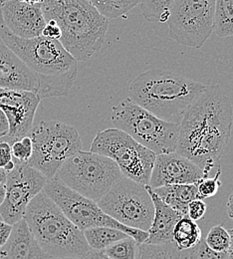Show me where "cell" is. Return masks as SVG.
<instances>
[{
  "label": "cell",
  "mask_w": 233,
  "mask_h": 259,
  "mask_svg": "<svg viewBox=\"0 0 233 259\" xmlns=\"http://www.w3.org/2000/svg\"><path fill=\"white\" fill-rule=\"evenodd\" d=\"M233 125L231 101L219 85H206L179 123L175 152L196 163L207 178L228 146Z\"/></svg>",
  "instance_id": "1"
},
{
  "label": "cell",
  "mask_w": 233,
  "mask_h": 259,
  "mask_svg": "<svg viewBox=\"0 0 233 259\" xmlns=\"http://www.w3.org/2000/svg\"><path fill=\"white\" fill-rule=\"evenodd\" d=\"M0 39L25 63L39 82L40 99L66 96L78 77V61L58 40L39 36L19 38L4 25L0 13Z\"/></svg>",
  "instance_id": "2"
},
{
  "label": "cell",
  "mask_w": 233,
  "mask_h": 259,
  "mask_svg": "<svg viewBox=\"0 0 233 259\" xmlns=\"http://www.w3.org/2000/svg\"><path fill=\"white\" fill-rule=\"evenodd\" d=\"M41 7L45 21L52 20L61 29L59 42L77 61L100 51L109 19L88 0H43Z\"/></svg>",
  "instance_id": "3"
},
{
  "label": "cell",
  "mask_w": 233,
  "mask_h": 259,
  "mask_svg": "<svg viewBox=\"0 0 233 259\" xmlns=\"http://www.w3.org/2000/svg\"><path fill=\"white\" fill-rule=\"evenodd\" d=\"M205 87V84L182 75L151 69L133 80L129 87V98L158 118L179 124Z\"/></svg>",
  "instance_id": "4"
},
{
  "label": "cell",
  "mask_w": 233,
  "mask_h": 259,
  "mask_svg": "<svg viewBox=\"0 0 233 259\" xmlns=\"http://www.w3.org/2000/svg\"><path fill=\"white\" fill-rule=\"evenodd\" d=\"M23 220L48 258H83L90 247L83 231L43 192L29 202Z\"/></svg>",
  "instance_id": "5"
},
{
  "label": "cell",
  "mask_w": 233,
  "mask_h": 259,
  "mask_svg": "<svg viewBox=\"0 0 233 259\" xmlns=\"http://www.w3.org/2000/svg\"><path fill=\"white\" fill-rule=\"evenodd\" d=\"M112 122L116 129L127 133L156 155L176 150L179 124L158 118L130 98L113 107Z\"/></svg>",
  "instance_id": "6"
},
{
  "label": "cell",
  "mask_w": 233,
  "mask_h": 259,
  "mask_svg": "<svg viewBox=\"0 0 233 259\" xmlns=\"http://www.w3.org/2000/svg\"><path fill=\"white\" fill-rule=\"evenodd\" d=\"M123 177L110 158L80 151L63 163L54 178L72 191L98 202Z\"/></svg>",
  "instance_id": "7"
},
{
  "label": "cell",
  "mask_w": 233,
  "mask_h": 259,
  "mask_svg": "<svg viewBox=\"0 0 233 259\" xmlns=\"http://www.w3.org/2000/svg\"><path fill=\"white\" fill-rule=\"evenodd\" d=\"M28 136L33 151L27 164L47 180L53 179L63 163L83 148L77 129L59 121H41L32 127Z\"/></svg>",
  "instance_id": "8"
},
{
  "label": "cell",
  "mask_w": 233,
  "mask_h": 259,
  "mask_svg": "<svg viewBox=\"0 0 233 259\" xmlns=\"http://www.w3.org/2000/svg\"><path fill=\"white\" fill-rule=\"evenodd\" d=\"M90 152L113 160L125 178L149 186L157 155L127 133L116 128L98 132Z\"/></svg>",
  "instance_id": "9"
},
{
  "label": "cell",
  "mask_w": 233,
  "mask_h": 259,
  "mask_svg": "<svg viewBox=\"0 0 233 259\" xmlns=\"http://www.w3.org/2000/svg\"><path fill=\"white\" fill-rule=\"evenodd\" d=\"M42 192L49 196L67 218L82 231L92 227H112L133 237L138 244L148 239L147 231L123 226L107 215L97 202L72 191L56 178L47 180Z\"/></svg>",
  "instance_id": "10"
},
{
  "label": "cell",
  "mask_w": 233,
  "mask_h": 259,
  "mask_svg": "<svg viewBox=\"0 0 233 259\" xmlns=\"http://www.w3.org/2000/svg\"><path fill=\"white\" fill-rule=\"evenodd\" d=\"M109 217L125 227L147 231L152 226L155 206L146 186L123 177L97 202Z\"/></svg>",
  "instance_id": "11"
},
{
  "label": "cell",
  "mask_w": 233,
  "mask_h": 259,
  "mask_svg": "<svg viewBox=\"0 0 233 259\" xmlns=\"http://www.w3.org/2000/svg\"><path fill=\"white\" fill-rule=\"evenodd\" d=\"M215 0H173L167 23L169 38L199 49L213 32Z\"/></svg>",
  "instance_id": "12"
},
{
  "label": "cell",
  "mask_w": 233,
  "mask_h": 259,
  "mask_svg": "<svg viewBox=\"0 0 233 259\" xmlns=\"http://www.w3.org/2000/svg\"><path fill=\"white\" fill-rule=\"evenodd\" d=\"M47 179L32 166L16 163L13 170L7 174L4 183L6 194L0 205L3 222L10 226L20 222L29 202L43 191Z\"/></svg>",
  "instance_id": "13"
},
{
  "label": "cell",
  "mask_w": 233,
  "mask_h": 259,
  "mask_svg": "<svg viewBox=\"0 0 233 259\" xmlns=\"http://www.w3.org/2000/svg\"><path fill=\"white\" fill-rule=\"evenodd\" d=\"M40 102V97L33 92L0 88V109L9 123L7 142L10 145L29 134Z\"/></svg>",
  "instance_id": "14"
},
{
  "label": "cell",
  "mask_w": 233,
  "mask_h": 259,
  "mask_svg": "<svg viewBox=\"0 0 233 259\" xmlns=\"http://www.w3.org/2000/svg\"><path fill=\"white\" fill-rule=\"evenodd\" d=\"M203 178V171L196 163L173 152L157 155L149 186L157 189L169 185H192Z\"/></svg>",
  "instance_id": "15"
},
{
  "label": "cell",
  "mask_w": 233,
  "mask_h": 259,
  "mask_svg": "<svg viewBox=\"0 0 233 259\" xmlns=\"http://www.w3.org/2000/svg\"><path fill=\"white\" fill-rule=\"evenodd\" d=\"M0 13L7 29L19 38L39 37L46 25L41 3L29 4L7 0L0 6Z\"/></svg>",
  "instance_id": "16"
},
{
  "label": "cell",
  "mask_w": 233,
  "mask_h": 259,
  "mask_svg": "<svg viewBox=\"0 0 233 259\" xmlns=\"http://www.w3.org/2000/svg\"><path fill=\"white\" fill-rule=\"evenodd\" d=\"M0 88L38 92L39 82L31 69L0 39Z\"/></svg>",
  "instance_id": "17"
},
{
  "label": "cell",
  "mask_w": 233,
  "mask_h": 259,
  "mask_svg": "<svg viewBox=\"0 0 233 259\" xmlns=\"http://www.w3.org/2000/svg\"><path fill=\"white\" fill-rule=\"evenodd\" d=\"M149 194L152 197L155 213L152 222V226L148 230V239L145 243L150 244H166L173 242L172 232L177 222L183 218L179 212L175 211L165 201H163L159 195L156 194L150 186H146Z\"/></svg>",
  "instance_id": "18"
},
{
  "label": "cell",
  "mask_w": 233,
  "mask_h": 259,
  "mask_svg": "<svg viewBox=\"0 0 233 259\" xmlns=\"http://www.w3.org/2000/svg\"><path fill=\"white\" fill-rule=\"evenodd\" d=\"M22 219L12 228L8 241L0 249V259H46Z\"/></svg>",
  "instance_id": "19"
},
{
  "label": "cell",
  "mask_w": 233,
  "mask_h": 259,
  "mask_svg": "<svg viewBox=\"0 0 233 259\" xmlns=\"http://www.w3.org/2000/svg\"><path fill=\"white\" fill-rule=\"evenodd\" d=\"M153 191L167 205L179 212L181 215H188L189 203L195 199H202L196 184L192 185H169Z\"/></svg>",
  "instance_id": "20"
},
{
  "label": "cell",
  "mask_w": 233,
  "mask_h": 259,
  "mask_svg": "<svg viewBox=\"0 0 233 259\" xmlns=\"http://www.w3.org/2000/svg\"><path fill=\"white\" fill-rule=\"evenodd\" d=\"M202 238L199 225L188 215L180 219L172 232V239L178 250H190L194 248Z\"/></svg>",
  "instance_id": "21"
},
{
  "label": "cell",
  "mask_w": 233,
  "mask_h": 259,
  "mask_svg": "<svg viewBox=\"0 0 233 259\" xmlns=\"http://www.w3.org/2000/svg\"><path fill=\"white\" fill-rule=\"evenodd\" d=\"M84 237L91 249L103 251L111 244L129 235L125 232L112 227H92L83 231Z\"/></svg>",
  "instance_id": "22"
},
{
  "label": "cell",
  "mask_w": 233,
  "mask_h": 259,
  "mask_svg": "<svg viewBox=\"0 0 233 259\" xmlns=\"http://www.w3.org/2000/svg\"><path fill=\"white\" fill-rule=\"evenodd\" d=\"M213 32L220 38L233 36V0H215Z\"/></svg>",
  "instance_id": "23"
},
{
  "label": "cell",
  "mask_w": 233,
  "mask_h": 259,
  "mask_svg": "<svg viewBox=\"0 0 233 259\" xmlns=\"http://www.w3.org/2000/svg\"><path fill=\"white\" fill-rule=\"evenodd\" d=\"M103 16L116 19L128 14L142 0H88Z\"/></svg>",
  "instance_id": "24"
},
{
  "label": "cell",
  "mask_w": 233,
  "mask_h": 259,
  "mask_svg": "<svg viewBox=\"0 0 233 259\" xmlns=\"http://www.w3.org/2000/svg\"><path fill=\"white\" fill-rule=\"evenodd\" d=\"M136 259H180V250L174 242L166 244H138Z\"/></svg>",
  "instance_id": "25"
},
{
  "label": "cell",
  "mask_w": 233,
  "mask_h": 259,
  "mask_svg": "<svg viewBox=\"0 0 233 259\" xmlns=\"http://www.w3.org/2000/svg\"><path fill=\"white\" fill-rule=\"evenodd\" d=\"M173 0H142L139 3L144 18L151 22H167L168 10Z\"/></svg>",
  "instance_id": "26"
},
{
  "label": "cell",
  "mask_w": 233,
  "mask_h": 259,
  "mask_svg": "<svg viewBox=\"0 0 233 259\" xmlns=\"http://www.w3.org/2000/svg\"><path fill=\"white\" fill-rule=\"evenodd\" d=\"M103 252L111 259H136L138 243L133 237L128 236L111 244Z\"/></svg>",
  "instance_id": "27"
},
{
  "label": "cell",
  "mask_w": 233,
  "mask_h": 259,
  "mask_svg": "<svg viewBox=\"0 0 233 259\" xmlns=\"http://www.w3.org/2000/svg\"><path fill=\"white\" fill-rule=\"evenodd\" d=\"M204 240L206 245L213 251L227 253L230 245V234L222 226H215L208 231Z\"/></svg>",
  "instance_id": "28"
},
{
  "label": "cell",
  "mask_w": 233,
  "mask_h": 259,
  "mask_svg": "<svg viewBox=\"0 0 233 259\" xmlns=\"http://www.w3.org/2000/svg\"><path fill=\"white\" fill-rule=\"evenodd\" d=\"M32 141L28 135L11 144L13 161L16 163H27L32 156Z\"/></svg>",
  "instance_id": "29"
},
{
  "label": "cell",
  "mask_w": 233,
  "mask_h": 259,
  "mask_svg": "<svg viewBox=\"0 0 233 259\" xmlns=\"http://www.w3.org/2000/svg\"><path fill=\"white\" fill-rule=\"evenodd\" d=\"M220 175H221V171L219 168L213 178H209V177L203 178L196 184L198 187L199 194L202 199L207 197H212L218 193L219 188L221 186V182L219 180Z\"/></svg>",
  "instance_id": "30"
},
{
  "label": "cell",
  "mask_w": 233,
  "mask_h": 259,
  "mask_svg": "<svg viewBox=\"0 0 233 259\" xmlns=\"http://www.w3.org/2000/svg\"><path fill=\"white\" fill-rule=\"evenodd\" d=\"M190 259H228L227 253H220L210 249L203 238L192 249H190Z\"/></svg>",
  "instance_id": "31"
},
{
  "label": "cell",
  "mask_w": 233,
  "mask_h": 259,
  "mask_svg": "<svg viewBox=\"0 0 233 259\" xmlns=\"http://www.w3.org/2000/svg\"><path fill=\"white\" fill-rule=\"evenodd\" d=\"M206 213V204L203 199H195L189 203L188 217L197 222L204 218Z\"/></svg>",
  "instance_id": "32"
},
{
  "label": "cell",
  "mask_w": 233,
  "mask_h": 259,
  "mask_svg": "<svg viewBox=\"0 0 233 259\" xmlns=\"http://www.w3.org/2000/svg\"><path fill=\"white\" fill-rule=\"evenodd\" d=\"M13 161L11 145L7 141H0V168H4L8 163Z\"/></svg>",
  "instance_id": "33"
},
{
  "label": "cell",
  "mask_w": 233,
  "mask_h": 259,
  "mask_svg": "<svg viewBox=\"0 0 233 259\" xmlns=\"http://www.w3.org/2000/svg\"><path fill=\"white\" fill-rule=\"evenodd\" d=\"M41 36L48 38V39H53V40H60L62 32L61 29L59 28V26L56 24V22L50 20L46 22V25L42 31Z\"/></svg>",
  "instance_id": "34"
},
{
  "label": "cell",
  "mask_w": 233,
  "mask_h": 259,
  "mask_svg": "<svg viewBox=\"0 0 233 259\" xmlns=\"http://www.w3.org/2000/svg\"><path fill=\"white\" fill-rule=\"evenodd\" d=\"M13 226H10L3 221H0V247H2L9 239Z\"/></svg>",
  "instance_id": "35"
},
{
  "label": "cell",
  "mask_w": 233,
  "mask_h": 259,
  "mask_svg": "<svg viewBox=\"0 0 233 259\" xmlns=\"http://www.w3.org/2000/svg\"><path fill=\"white\" fill-rule=\"evenodd\" d=\"M8 134H9V123L5 114L0 109V139L6 138Z\"/></svg>",
  "instance_id": "36"
},
{
  "label": "cell",
  "mask_w": 233,
  "mask_h": 259,
  "mask_svg": "<svg viewBox=\"0 0 233 259\" xmlns=\"http://www.w3.org/2000/svg\"><path fill=\"white\" fill-rule=\"evenodd\" d=\"M81 259H111L108 257L103 251L99 250H94V249H90V251Z\"/></svg>",
  "instance_id": "37"
},
{
  "label": "cell",
  "mask_w": 233,
  "mask_h": 259,
  "mask_svg": "<svg viewBox=\"0 0 233 259\" xmlns=\"http://www.w3.org/2000/svg\"><path fill=\"white\" fill-rule=\"evenodd\" d=\"M227 212H228V217L233 220V192L227 200Z\"/></svg>",
  "instance_id": "38"
},
{
  "label": "cell",
  "mask_w": 233,
  "mask_h": 259,
  "mask_svg": "<svg viewBox=\"0 0 233 259\" xmlns=\"http://www.w3.org/2000/svg\"><path fill=\"white\" fill-rule=\"evenodd\" d=\"M228 232L230 234V245L227 251V255H228V259H233V228L228 230Z\"/></svg>",
  "instance_id": "39"
},
{
  "label": "cell",
  "mask_w": 233,
  "mask_h": 259,
  "mask_svg": "<svg viewBox=\"0 0 233 259\" xmlns=\"http://www.w3.org/2000/svg\"><path fill=\"white\" fill-rule=\"evenodd\" d=\"M5 194H6V189L5 185L3 183H0V205L2 204L4 198H5Z\"/></svg>",
  "instance_id": "40"
},
{
  "label": "cell",
  "mask_w": 233,
  "mask_h": 259,
  "mask_svg": "<svg viewBox=\"0 0 233 259\" xmlns=\"http://www.w3.org/2000/svg\"><path fill=\"white\" fill-rule=\"evenodd\" d=\"M6 177H7V172L4 169L0 168V183L4 184L6 181Z\"/></svg>",
  "instance_id": "41"
},
{
  "label": "cell",
  "mask_w": 233,
  "mask_h": 259,
  "mask_svg": "<svg viewBox=\"0 0 233 259\" xmlns=\"http://www.w3.org/2000/svg\"><path fill=\"white\" fill-rule=\"evenodd\" d=\"M18 1L29 3V4H40V3H42L43 0H18Z\"/></svg>",
  "instance_id": "42"
},
{
  "label": "cell",
  "mask_w": 233,
  "mask_h": 259,
  "mask_svg": "<svg viewBox=\"0 0 233 259\" xmlns=\"http://www.w3.org/2000/svg\"><path fill=\"white\" fill-rule=\"evenodd\" d=\"M6 1H7V0H0V6H1L4 2H6Z\"/></svg>",
  "instance_id": "43"
},
{
  "label": "cell",
  "mask_w": 233,
  "mask_h": 259,
  "mask_svg": "<svg viewBox=\"0 0 233 259\" xmlns=\"http://www.w3.org/2000/svg\"><path fill=\"white\" fill-rule=\"evenodd\" d=\"M46 259H78V258H46Z\"/></svg>",
  "instance_id": "44"
}]
</instances>
